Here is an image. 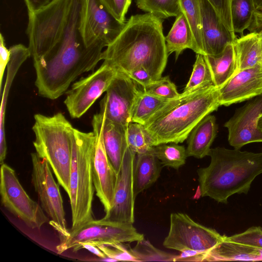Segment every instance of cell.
<instances>
[{"instance_id":"6da1fadb","label":"cell","mask_w":262,"mask_h":262,"mask_svg":"<svg viewBox=\"0 0 262 262\" xmlns=\"http://www.w3.org/2000/svg\"><path fill=\"white\" fill-rule=\"evenodd\" d=\"M80 0H73L64 34L60 41L45 56L33 61L35 84L43 97L55 100L82 74L93 71L101 60L106 46L97 42L87 47L78 29Z\"/></svg>"},{"instance_id":"7a4b0ae2","label":"cell","mask_w":262,"mask_h":262,"mask_svg":"<svg viewBox=\"0 0 262 262\" xmlns=\"http://www.w3.org/2000/svg\"><path fill=\"white\" fill-rule=\"evenodd\" d=\"M106 47L101 60L118 72L128 75L143 67L154 80L162 77L168 56L162 19L148 13L132 15Z\"/></svg>"},{"instance_id":"3957f363","label":"cell","mask_w":262,"mask_h":262,"mask_svg":"<svg viewBox=\"0 0 262 262\" xmlns=\"http://www.w3.org/2000/svg\"><path fill=\"white\" fill-rule=\"evenodd\" d=\"M220 106L218 89L214 85L183 92L163 105L143 125L153 146L181 143L204 118Z\"/></svg>"},{"instance_id":"277c9868","label":"cell","mask_w":262,"mask_h":262,"mask_svg":"<svg viewBox=\"0 0 262 262\" xmlns=\"http://www.w3.org/2000/svg\"><path fill=\"white\" fill-rule=\"evenodd\" d=\"M208 166L197 170L200 194L227 203L235 194H247L255 178L262 173V152L211 148Z\"/></svg>"},{"instance_id":"5b68a950","label":"cell","mask_w":262,"mask_h":262,"mask_svg":"<svg viewBox=\"0 0 262 262\" xmlns=\"http://www.w3.org/2000/svg\"><path fill=\"white\" fill-rule=\"evenodd\" d=\"M34 118L36 152L48 161L59 184L68 195L75 128L61 113L51 116L36 114Z\"/></svg>"},{"instance_id":"8992f818","label":"cell","mask_w":262,"mask_h":262,"mask_svg":"<svg viewBox=\"0 0 262 262\" xmlns=\"http://www.w3.org/2000/svg\"><path fill=\"white\" fill-rule=\"evenodd\" d=\"M95 140L93 132L85 133L74 128L68 194L72 212L71 229L94 220L92 211L95 189L92 162Z\"/></svg>"},{"instance_id":"52a82bcc","label":"cell","mask_w":262,"mask_h":262,"mask_svg":"<svg viewBox=\"0 0 262 262\" xmlns=\"http://www.w3.org/2000/svg\"><path fill=\"white\" fill-rule=\"evenodd\" d=\"M73 0H53L41 9L28 13L26 33L33 61L48 54L62 39L69 21Z\"/></svg>"},{"instance_id":"ba28073f","label":"cell","mask_w":262,"mask_h":262,"mask_svg":"<svg viewBox=\"0 0 262 262\" xmlns=\"http://www.w3.org/2000/svg\"><path fill=\"white\" fill-rule=\"evenodd\" d=\"M59 238L60 242L56 247L58 254L69 249L77 251L83 243L98 245L132 243L142 240L144 237L133 224L108 222L102 218L89 221L74 229H69L67 234L59 236Z\"/></svg>"},{"instance_id":"9c48e42d","label":"cell","mask_w":262,"mask_h":262,"mask_svg":"<svg viewBox=\"0 0 262 262\" xmlns=\"http://www.w3.org/2000/svg\"><path fill=\"white\" fill-rule=\"evenodd\" d=\"M225 238V235L195 222L186 213H172L169 230L163 245L180 252L189 249L207 254Z\"/></svg>"},{"instance_id":"30bf717a","label":"cell","mask_w":262,"mask_h":262,"mask_svg":"<svg viewBox=\"0 0 262 262\" xmlns=\"http://www.w3.org/2000/svg\"><path fill=\"white\" fill-rule=\"evenodd\" d=\"M0 194L3 205L28 227L39 229L49 221L41 206L27 193L15 170L5 163L1 167Z\"/></svg>"},{"instance_id":"8fae6325","label":"cell","mask_w":262,"mask_h":262,"mask_svg":"<svg viewBox=\"0 0 262 262\" xmlns=\"http://www.w3.org/2000/svg\"><path fill=\"white\" fill-rule=\"evenodd\" d=\"M32 170L31 181L41 206L50 219V224L59 236L68 232L63 201L58 184L53 176L48 161L36 152L31 154Z\"/></svg>"},{"instance_id":"7c38bea8","label":"cell","mask_w":262,"mask_h":262,"mask_svg":"<svg viewBox=\"0 0 262 262\" xmlns=\"http://www.w3.org/2000/svg\"><path fill=\"white\" fill-rule=\"evenodd\" d=\"M124 24L115 19L99 0H80L78 29L87 47L99 42L107 47Z\"/></svg>"},{"instance_id":"4fadbf2b","label":"cell","mask_w":262,"mask_h":262,"mask_svg":"<svg viewBox=\"0 0 262 262\" xmlns=\"http://www.w3.org/2000/svg\"><path fill=\"white\" fill-rule=\"evenodd\" d=\"M118 72L103 62L95 71L74 82L67 92L64 103L71 118L83 116L106 92Z\"/></svg>"},{"instance_id":"5bb4252c","label":"cell","mask_w":262,"mask_h":262,"mask_svg":"<svg viewBox=\"0 0 262 262\" xmlns=\"http://www.w3.org/2000/svg\"><path fill=\"white\" fill-rule=\"evenodd\" d=\"M103 120V115L99 112L94 115L92 121L93 132L96 138L92 173L96 195L106 212L113 203L118 173L106 152L102 133Z\"/></svg>"},{"instance_id":"9a60e30c","label":"cell","mask_w":262,"mask_h":262,"mask_svg":"<svg viewBox=\"0 0 262 262\" xmlns=\"http://www.w3.org/2000/svg\"><path fill=\"white\" fill-rule=\"evenodd\" d=\"M138 84L127 75L118 72L100 103V110L105 118L127 127L136 100L141 90Z\"/></svg>"},{"instance_id":"2e32d148","label":"cell","mask_w":262,"mask_h":262,"mask_svg":"<svg viewBox=\"0 0 262 262\" xmlns=\"http://www.w3.org/2000/svg\"><path fill=\"white\" fill-rule=\"evenodd\" d=\"M136 153L128 146L124 153L118 174L113 203L102 218L108 222L133 224L136 196L134 189V168Z\"/></svg>"},{"instance_id":"e0dca14e","label":"cell","mask_w":262,"mask_h":262,"mask_svg":"<svg viewBox=\"0 0 262 262\" xmlns=\"http://www.w3.org/2000/svg\"><path fill=\"white\" fill-rule=\"evenodd\" d=\"M261 114L262 94L239 108L225 123L231 146L239 149L250 143L262 142V130L258 125Z\"/></svg>"},{"instance_id":"ac0fdd59","label":"cell","mask_w":262,"mask_h":262,"mask_svg":"<svg viewBox=\"0 0 262 262\" xmlns=\"http://www.w3.org/2000/svg\"><path fill=\"white\" fill-rule=\"evenodd\" d=\"M220 105L229 106L262 94V63L237 72L218 89Z\"/></svg>"},{"instance_id":"d6986e66","label":"cell","mask_w":262,"mask_h":262,"mask_svg":"<svg viewBox=\"0 0 262 262\" xmlns=\"http://www.w3.org/2000/svg\"><path fill=\"white\" fill-rule=\"evenodd\" d=\"M204 55L221 54L236 39L224 25L208 0H200Z\"/></svg>"},{"instance_id":"ffe728a7","label":"cell","mask_w":262,"mask_h":262,"mask_svg":"<svg viewBox=\"0 0 262 262\" xmlns=\"http://www.w3.org/2000/svg\"><path fill=\"white\" fill-rule=\"evenodd\" d=\"M10 59L7 68V75L3 92L1 93L2 101L0 112V163H4L7 147L6 144L5 120L8 96L13 79L22 64L31 56L28 47L19 43L9 48Z\"/></svg>"},{"instance_id":"44dd1931","label":"cell","mask_w":262,"mask_h":262,"mask_svg":"<svg viewBox=\"0 0 262 262\" xmlns=\"http://www.w3.org/2000/svg\"><path fill=\"white\" fill-rule=\"evenodd\" d=\"M126 129L127 127L106 119L103 115L102 133L104 144L108 158L118 174L128 147Z\"/></svg>"},{"instance_id":"7402d4cb","label":"cell","mask_w":262,"mask_h":262,"mask_svg":"<svg viewBox=\"0 0 262 262\" xmlns=\"http://www.w3.org/2000/svg\"><path fill=\"white\" fill-rule=\"evenodd\" d=\"M217 133L214 116L208 115L192 129L188 137L186 154L188 157L201 159L208 156L210 146Z\"/></svg>"},{"instance_id":"603a6c76","label":"cell","mask_w":262,"mask_h":262,"mask_svg":"<svg viewBox=\"0 0 262 262\" xmlns=\"http://www.w3.org/2000/svg\"><path fill=\"white\" fill-rule=\"evenodd\" d=\"M162 164L150 151L136 154L134 168L136 196L154 184L160 176Z\"/></svg>"},{"instance_id":"cb8c5ba5","label":"cell","mask_w":262,"mask_h":262,"mask_svg":"<svg viewBox=\"0 0 262 262\" xmlns=\"http://www.w3.org/2000/svg\"><path fill=\"white\" fill-rule=\"evenodd\" d=\"M262 260V249L226 239L210 251L204 261Z\"/></svg>"},{"instance_id":"d4e9b609","label":"cell","mask_w":262,"mask_h":262,"mask_svg":"<svg viewBox=\"0 0 262 262\" xmlns=\"http://www.w3.org/2000/svg\"><path fill=\"white\" fill-rule=\"evenodd\" d=\"M214 86L218 89L237 73V63L233 43L220 54L204 55Z\"/></svg>"},{"instance_id":"484cf974","label":"cell","mask_w":262,"mask_h":262,"mask_svg":"<svg viewBox=\"0 0 262 262\" xmlns=\"http://www.w3.org/2000/svg\"><path fill=\"white\" fill-rule=\"evenodd\" d=\"M237 63V73L262 63V48L257 32H250L233 43Z\"/></svg>"},{"instance_id":"4316f807","label":"cell","mask_w":262,"mask_h":262,"mask_svg":"<svg viewBox=\"0 0 262 262\" xmlns=\"http://www.w3.org/2000/svg\"><path fill=\"white\" fill-rule=\"evenodd\" d=\"M167 35L165 36L168 56L174 52L176 59L186 49L194 52L193 37L188 21L181 12L177 17Z\"/></svg>"},{"instance_id":"83f0119b","label":"cell","mask_w":262,"mask_h":262,"mask_svg":"<svg viewBox=\"0 0 262 262\" xmlns=\"http://www.w3.org/2000/svg\"><path fill=\"white\" fill-rule=\"evenodd\" d=\"M179 1L181 12L187 18L192 31L195 47L194 52L204 55L200 0Z\"/></svg>"},{"instance_id":"f1b7e54d","label":"cell","mask_w":262,"mask_h":262,"mask_svg":"<svg viewBox=\"0 0 262 262\" xmlns=\"http://www.w3.org/2000/svg\"><path fill=\"white\" fill-rule=\"evenodd\" d=\"M230 10L233 31L243 35L253 20L256 10L254 0H231Z\"/></svg>"},{"instance_id":"f546056e","label":"cell","mask_w":262,"mask_h":262,"mask_svg":"<svg viewBox=\"0 0 262 262\" xmlns=\"http://www.w3.org/2000/svg\"><path fill=\"white\" fill-rule=\"evenodd\" d=\"M169 100L147 94L141 91L133 108L132 122L144 125L159 108Z\"/></svg>"},{"instance_id":"4dcf8cb0","label":"cell","mask_w":262,"mask_h":262,"mask_svg":"<svg viewBox=\"0 0 262 262\" xmlns=\"http://www.w3.org/2000/svg\"><path fill=\"white\" fill-rule=\"evenodd\" d=\"M150 151L159 160L163 166L178 169L186 163V149L178 143H163L154 146Z\"/></svg>"},{"instance_id":"1f68e13d","label":"cell","mask_w":262,"mask_h":262,"mask_svg":"<svg viewBox=\"0 0 262 262\" xmlns=\"http://www.w3.org/2000/svg\"><path fill=\"white\" fill-rule=\"evenodd\" d=\"M136 4L140 10L162 19L182 12L179 0H136Z\"/></svg>"},{"instance_id":"d6a6232c","label":"cell","mask_w":262,"mask_h":262,"mask_svg":"<svg viewBox=\"0 0 262 262\" xmlns=\"http://www.w3.org/2000/svg\"><path fill=\"white\" fill-rule=\"evenodd\" d=\"M214 85L212 76L203 55L196 54L195 62L184 92H192Z\"/></svg>"},{"instance_id":"836d02e7","label":"cell","mask_w":262,"mask_h":262,"mask_svg":"<svg viewBox=\"0 0 262 262\" xmlns=\"http://www.w3.org/2000/svg\"><path fill=\"white\" fill-rule=\"evenodd\" d=\"M126 139L128 146L136 154L151 150L153 146L143 125L130 122L127 126Z\"/></svg>"},{"instance_id":"e575fe53","label":"cell","mask_w":262,"mask_h":262,"mask_svg":"<svg viewBox=\"0 0 262 262\" xmlns=\"http://www.w3.org/2000/svg\"><path fill=\"white\" fill-rule=\"evenodd\" d=\"M137 242L136 246L130 248V251L137 261H176L177 255L157 249L148 241L144 238Z\"/></svg>"},{"instance_id":"d590c367","label":"cell","mask_w":262,"mask_h":262,"mask_svg":"<svg viewBox=\"0 0 262 262\" xmlns=\"http://www.w3.org/2000/svg\"><path fill=\"white\" fill-rule=\"evenodd\" d=\"M143 91L147 94L167 100L175 99L180 95L175 84L168 76L154 80L143 88Z\"/></svg>"},{"instance_id":"8d00e7d4","label":"cell","mask_w":262,"mask_h":262,"mask_svg":"<svg viewBox=\"0 0 262 262\" xmlns=\"http://www.w3.org/2000/svg\"><path fill=\"white\" fill-rule=\"evenodd\" d=\"M124 243H113L102 244L97 246L103 252L106 257L116 260V261H137L133 255L130 248L125 246Z\"/></svg>"},{"instance_id":"74e56055","label":"cell","mask_w":262,"mask_h":262,"mask_svg":"<svg viewBox=\"0 0 262 262\" xmlns=\"http://www.w3.org/2000/svg\"><path fill=\"white\" fill-rule=\"evenodd\" d=\"M226 239L262 249V228L259 226H253L241 233L231 236H226Z\"/></svg>"},{"instance_id":"f35d334b","label":"cell","mask_w":262,"mask_h":262,"mask_svg":"<svg viewBox=\"0 0 262 262\" xmlns=\"http://www.w3.org/2000/svg\"><path fill=\"white\" fill-rule=\"evenodd\" d=\"M105 9L118 21L126 22L125 16L132 0H99Z\"/></svg>"},{"instance_id":"ab89813d","label":"cell","mask_w":262,"mask_h":262,"mask_svg":"<svg viewBox=\"0 0 262 262\" xmlns=\"http://www.w3.org/2000/svg\"><path fill=\"white\" fill-rule=\"evenodd\" d=\"M213 6L225 27L233 34L230 5L231 0H208Z\"/></svg>"},{"instance_id":"60d3db41","label":"cell","mask_w":262,"mask_h":262,"mask_svg":"<svg viewBox=\"0 0 262 262\" xmlns=\"http://www.w3.org/2000/svg\"><path fill=\"white\" fill-rule=\"evenodd\" d=\"M11 53L8 49L2 33L0 35V92L2 93V84L4 72L10 59Z\"/></svg>"},{"instance_id":"b9f144b4","label":"cell","mask_w":262,"mask_h":262,"mask_svg":"<svg viewBox=\"0 0 262 262\" xmlns=\"http://www.w3.org/2000/svg\"><path fill=\"white\" fill-rule=\"evenodd\" d=\"M127 75L143 88L154 81L150 74L143 67H139Z\"/></svg>"},{"instance_id":"7bdbcfd3","label":"cell","mask_w":262,"mask_h":262,"mask_svg":"<svg viewBox=\"0 0 262 262\" xmlns=\"http://www.w3.org/2000/svg\"><path fill=\"white\" fill-rule=\"evenodd\" d=\"M206 255L205 253L186 249L177 255L176 261H204Z\"/></svg>"},{"instance_id":"ee69618b","label":"cell","mask_w":262,"mask_h":262,"mask_svg":"<svg viewBox=\"0 0 262 262\" xmlns=\"http://www.w3.org/2000/svg\"><path fill=\"white\" fill-rule=\"evenodd\" d=\"M28 13L35 12L45 7L53 0H24Z\"/></svg>"},{"instance_id":"f6af8a7d","label":"cell","mask_w":262,"mask_h":262,"mask_svg":"<svg viewBox=\"0 0 262 262\" xmlns=\"http://www.w3.org/2000/svg\"><path fill=\"white\" fill-rule=\"evenodd\" d=\"M248 30L250 32H257L262 30V11L256 10L252 23Z\"/></svg>"},{"instance_id":"bcb514c9","label":"cell","mask_w":262,"mask_h":262,"mask_svg":"<svg viewBox=\"0 0 262 262\" xmlns=\"http://www.w3.org/2000/svg\"><path fill=\"white\" fill-rule=\"evenodd\" d=\"M81 249H85L98 257L103 259L106 258L105 255L96 245L90 243L82 244L79 247L78 250Z\"/></svg>"},{"instance_id":"7dc6e473","label":"cell","mask_w":262,"mask_h":262,"mask_svg":"<svg viewBox=\"0 0 262 262\" xmlns=\"http://www.w3.org/2000/svg\"><path fill=\"white\" fill-rule=\"evenodd\" d=\"M256 9L262 11V0H254Z\"/></svg>"},{"instance_id":"c3c4849f","label":"cell","mask_w":262,"mask_h":262,"mask_svg":"<svg viewBox=\"0 0 262 262\" xmlns=\"http://www.w3.org/2000/svg\"><path fill=\"white\" fill-rule=\"evenodd\" d=\"M257 33L258 34L262 48V30L258 31Z\"/></svg>"},{"instance_id":"681fc988","label":"cell","mask_w":262,"mask_h":262,"mask_svg":"<svg viewBox=\"0 0 262 262\" xmlns=\"http://www.w3.org/2000/svg\"><path fill=\"white\" fill-rule=\"evenodd\" d=\"M258 125L259 127L262 130V114H261L258 120Z\"/></svg>"}]
</instances>
